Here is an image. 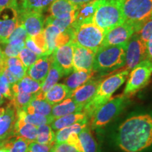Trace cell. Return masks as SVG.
Instances as JSON below:
<instances>
[{
    "instance_id": "cell-1",
    "label": "cell",
    "mask_w": 152,
    "mask_h": 152,
    "mask_svg": "<svg viewBox=\"0 0 152 152\" xmlns=\"http://www.w3.org/2000/svg\"><path fill=\"white\" fill-rule=\"evenodd\" d=\"M116 143L125 152H140L152 146V114H140L121 123Z\"/></svg>"
},
{
    "instance_id": "cell-2",
    "label": "cell",
    "mask_w": 152,
    "mask_h": 152,
    "mask_svg": "<svg viewBox=\"0 0 152 152\" xmlns=\"http://www.w3.org/2000/svg\"><path fill=\"white\" fill-rule=\"evenodd\" d=\"M129 73L130 71L125 69L102 80L94 97L83 108V112L88 119L92 118L101 106L111 99L114 92L126 80Z\"/></svg>"
},
{
    "instance_id": "cell-3",
    "label": "cell",
    "mask_w": 152,
    "mask_h": 152,
    "mask_svg": "<svg viewBox=\"0 0 152 152\" xmlns=\"http://www.w3.org/2000/svg\"><path fill=\"white\" fill-rule=\"evenodd\" d=\"M126 47L127 45L101 46L95 54L93 71L106 75L125 66Z\"/></svg>"
},
{
    "instance_id": "cell-4",
    "label": "cell",
    "mask_w": 152,
    "mask_h": 152,
    "mask_svg": "<svg viewBox=\"0 0 152 152\" xmlns=\"http://www.w3.org/2000/svg\"><path fill=\"white\" fill-rule=\"evenodd\" d=\"M124 0H98L97 8L92 21L107 33L113 28L124 22L122 4Z\"/></svg>"
},
{
    "instance_id": "cell-5",
    "label": "cell",
    "mask_w": 152,
    "mask_h": 152,
    "mask_svg": "<svg viewBox=\"0 0 152 152\" xmlns=\"http://www.w3.org/2000/svg\"><path fill=\"white\" fill-rule=\"evenodd\" d=\"M72 42L96 52L105 37L106 33L96 26L92 20H87L72 26Z\"/></svg>"
},
{
    "instance_id": "cell-6",
    "label": "cell",
    "mask_w": 152,
    "mask_h": 152,
    "mask_svg": "<svg viewBox=\"0 0 152 152\" xmlns=\"http://www.w3.org/2000/svg\"><path fill=\"white\" fill-rule=\"evenodd\" d=\"M122 11L124 21L132 25L138 33L151 18L152 0H124Z\"/></svg>"
},
{
    "instance_id": "cell-7",
    "label": "cell",
    "mask_w": 152,
    "mask_h": 152,
    "mask_svg": "<svg viewBox=\"0 0 152 152\" xmlns=\"http://www.w3.org/2000/svg\"><path fill=\"white\" fill-rule=\"evenodd\" d=\"M128 103V98L121 95L112 98L99 109L92 118L93 130L104 127L123 111Z\"/></svg>"
},
{
    "instance_id": "cell-8",
    "label": "cell",
    "mask_w": 152,
    "mask_h": 152,
    "mask_svg": "<svg viewBox=\"0 0 152 152\" xmlns=\"http://www.w3.org/2000/svg\"><path fill=\"white\" fill-rule=\"evenodd\" d=\"M152 75V64L146 59L131 70L123 95L130 97L147 85Z\"/></svg>"
},
{
    "instance_id": "cell-9",
    "label": "cell",
    "mask_w": 152,
    "mask_h": 152,
    "mask_svg": "<svg viewBox=\"0 0 152 152\" xmlns=\"http://www.w3.org/2000/svg\"><path fill=\"white\" fill-rule=\"evenodd\" d=\"M19 24L18 0L0 10V44L5 43Z\"/></svg>"
},
{
    "instance_id": "cell-10",
    "label": "cell",
    "mask_w": 152,
    "mask_h": 152,
    "mask_svg": "<svg viewBox=\"0 0 152 152\" xmlns=\"http://www.w3.org/2000/svg\"><path fill=\"white\" fill-rule=\"evenodd\" d=\"M147 59V45L138 33H135L130 37L127 44L125 51V67L131 71L143 61Z\"/></svg>"
},
{
    "instance_id": "cell-11",
    "label": "cell",
    "mask_w": 152,
    "mask_h": 152,
    "mask_svg": "<svg viewBox=\"0 0 152 152\" xmlns=\"http://www.w3.org/2000/svg\"><path fill=\"white\" fill-rule=\"evenodd\" d=\"M18 12L19 24L24 26L28 36L35 37L43 31L45 20L42 13L26 10H20Z\"/></svg>"
},
{
    "instance_id": "cell-12",
    "label": "cell",
    "mask_w": 152,
    "mask_h": 152,
    "mask_svg": "<svg viewBox=\"0 0 152 152\" xmlns=\"http://www.w3.org/2000/svg\"><path fill=\"white\" fill-rule=\"evenodd\" d=\"M135 33V29L132 25L124 21L106 33L102 46L127 45Z\"/></svg>"
},
{
    "instance_id": "cell-13",
    "label": "cell",
    "mask_w": 152,
    "mask_h": 152,
    "mask_svg": "<svg viewBox=\"0 0 152 152\" xmlns=\"http://www.w3.org/2000/svg\"><path fill=\"white\" fill-rule=\"evenodd\" d=\"M52 56L53 61L60 68L64 76L68 75L73 71V42L72 40L56 48Z\"/></svg>"
},
{
    "instance_id": "cell-14",
    "label": "cell",
    "mask_w": 152,
    "mask_h": 152,
    "mask_svg": "<svg viewBox=\"0 0 152 152\" xmlns=\"http://www.w3.org/2000/svg\"><path fill=\"white\" fill-rule=\"evenodd\" d=\"M95 54L94 51L73 43V71H93Z\"/></svg>"
},
{
    "instance_id": "cell-15",
    "label": "cell",
    "mask_w": 152,
    "mask_h": 152,
    "mask_svg": "<svg viewBox=\"0 0 152 152\" xmlns=\"http://www.w3.org/2000/svg\"><path fill=\"white\" fill-rule=\"evenodd\" d=\"M16 112L10 103L7 104L4 116L0 119V147H3L9 139L14 137Z\"/></svg>"
},
{
    "instance_id": "cell-16",
    "label": "cell",
    "mask_w": 152,
    "mask_h": 152,
    "mask_svg": "<svg viewBox=\"0 0 152 152\" xmlns=\"http://www.w3.org/2000/svg\"><path fill=\"white\" fill-rule=\"evenodd\" d=\"M102 80H91L72 93L71 98L83 107L92 99L96 94Z\"/></svg>"
},
{
    "instance_id": "cell-17",
    "label": "cell",
    "mask_w": 152,
    "mask_h": 152,
    "mask_svg": "<svg viewBox=\"0 0 152 152\" xmlns=\"http://www.w3.org/2000/svg\"><path fill=\"white\" fill-rule=\"evenodd\" d=\"M52 62V55L42 56L33 65L28 68L26 75L29 76L36 81L42 83L49 73Z\"/></svg>"
},
{
    "instance_id": "cell-18",
    "label": "cell",
    "mask_w": 152,
    "mask_h": 152,
    "mask_svg": "<svg viewBox=\"0 0 152 152\" xmlns=\"http://www.w3.org/2000/svg\"><path fill=\"white\" fill-rule=\"evenodd\" d=\"M64 76L62 71L53 61L51 64L49 73L47 74L46 78L42 84V87L39 92L35 95V99H45V95L52 87L58 83L60 79Z\"/></svg>"
},
{
    "instance_id": "cell-19",
    "label": "cell",
    "mask_w": 152,
    "mask_h": 152,
    "mask_svg": "<svg viewBox=\"0 0 152 152\" xmlns=\"http://www.w3.org/2000/svg\"><path fill=\"white\" fill-rule=\"evenodd\" d=\"M89 119L83 112L68 114L53 120L50 126L54 130H59L71 125L81 123H87Z\"/></svg>"
},
{
    "instance_id": "cell-20",
    "label": "cell",
    "mask_w": 152,
    "mask_h": 152,
    "mask_svg": "<svg viewBox=\"0 0 152 152\" xmlns=\"http://www.w3.org/2000/svg\"><path fill=\"white\" fill-rule=\"evenodd\" d=\"M94 73V71H73L65 80L64 85L73 92L77 88L86 84L87 82L92 80Z\"/></svg>"
},
{
    "instance_id": "cell-21",
    "label": "cell",
    "mask_w": 152,
    "mask_h": 152,
    "mask_svg": "<svg viewBox=\"0 0 152 152\" xmlns=\"http://www.w3.org/2000/svg\"><path fill=\"white\" fill-rule=\"evenodd\" d=\"M72 92L66 85L57 83L45 95V99L51 105L54 106L70 98Z\"/></svg>"
},
{
    "instance_id": "cell-22",
    "label": "cell",
    "mask_w": 152,
    "mask_h": 152,
    "mask_svg": "<svg viewBox=\"0 0 152 152\" xmlns=\"http://www.w3.org/2000/svg\"><path fill=\"white\" fill-rule=\"evenodd\" d=\"M42 84V83L26 75L20 80L11 85V90L13 94L20 92L36 95L40 90Z\"/></svg>"
},
{
    "instance_id": "cell-23",
    "label": "cell",
    "mask_w": 152,
    "mask_h": 152,
    "mask_svg": "<svg viewBox=\"0 0 152 152\" xmlns=\"http://www.w3.org/2000/svg\"><path fill=\"white\" fill-rule=\"evenodd\" d=\"M83 106L79 105L70 97L64 102L53 106L52 110V117L53 118H57L68 114L83 112Z\"/></svg>"
},
{
    "instance_id": "cell-24",
    "label": "cell",
    "mask_w": 152,
    "mask_h": 152,
    "mask_svg": "<svg viewBox=\"0 0 152 152\" xmlns=\"http://www.w3.org/2000/svg\"><path fill=\"white\" fill-rule=\"evenodd\" d=\"M37 134V127L26 123L22 119L16 118L14 128V137H22L30 142H35Z\"/></svg>"
},
{
    "instance_id": "cell-25",
    "label": "cell",
    "mask_w": 152,
    "mask_h": 152,
    "mask_svg": "<svg viewBox=\"0 0 152 152\" xmlns=\"http://www.w3.org/2000/svg\"><path fill=\"white\" fill-rule=\"evenodd\" d=\"M77 8L68 0H54L49 6L48 11L49 16L61 18L73 14Z\"/></svg>"
},
{
    "instance_id": "cell-26",
    "label": "cell",
    "mask_w": 152,
    "mask_h": 152,
    "mask_svg": "<svg viewBox=\"0 0 152 152\" xmlns=\"http://www.w3.org/2000/svg\"><path fill=\"white\" fill-rule=\"evenodd\" d=\"M27 69L28 68L23 63L8 67H0V71L2 72L11 85L14 84L25 77L26 75Z\"/></svg>"
},
{
    "instance_id": "cell-27",
    "label": "cell",
    "mask_w": 152,
    "mask_h": 152,
    "mask_svg": "<svg viewBox=\"0 0 152 152\" xmlns=\"http://www.w3.org/2000/svg\"><path fill=\"white\" fill-rule=\"evenodd\" d=\"M53 106L45 99H38L34 98L29 104L23 110L27 113H37L45 116H52Z\"/></svg>"
},
{
    "instance_id": "cell-28",
    "label": "cell",
    "mask_w": 152,
    "mask_h": 152,
    "mask_svg": "<svg viewBox=\"0 0 152 152\" xmlns=\"http://www.w3.org/2000/svg\"><path fill=\"white\" fill-rule=\"evenodd\" d=\"M98 6V0H94L90 3H87L77 9L75 20L73 26L81 23L87 20H92V18Z\"/></svg>"
},
{
    "instance_id": "cell-29",
    "label": "cell",
    "mask_w": 152,
    "mask_h": 152,
    "mask_svg": "<svg viewBox=\"0 0 152 152\" xmlns=\"http://www.w3.org/2000/svg\"><path fill=\"white\" fill-rule=\"evenodd\" d=\"M16 112V118L22 119L26 123L35 125L37 128L43 125H50L54 120L52 116H45L37 113H27L23 110Z\"/></svg>"
},
{
    "instance_id": "cell-30",
    "label": "cell",
    "mask_w": 152,
    "mask_h": 152,
    "mask_svg": "<svg viewBox=\"0 0 152 152\" xmlns=\"http://www.w3.org/2000/svg\"><path fill=\"white\" fill-rule=\"evenodd\" d=\"M83 152H100L96 140L92 136L88 126L85 127L78 134Z\"/></svg>"
},
{
    "instance_id": "cell-31",
    "label": "cell",
    "mask_w": 152,
    "mask_h": 152,
    "mask_svg": "<svg viewBox=\"0 0 152 152\" xmlns=\"http://www.w3.org/2000/svg\"><path fill=\"white\" fill-rule=\"evenodd\" d=\"M54 0H20L18 1V11H34L42 13Z\"/></svg>"
},
{
    "instance_id": "cell-32",
    "label": "cell",
    "mask_w": 152,
    "mask_h": 152,
    "mask_svg": "<svg viewBox=\"0 0 152 152\" xmlns=\"http://www.w3.org/2000/svg\"><path fill=\"white\" fill-rule=\"evenodd\" d=\"M87 124H88V122L77 123L67 128H63L61 130H57L55 133V144L67 142L68 139L72 134L73 133L79 134L85 127L87 126Z\"/></svg>"
},
{
    "instance_id": "cell-33",
    "label": "cell",
    "mask_w": 152,
    "mask_h": 152,
    "mask_svg": "<svg viewBox=\"0 0 152 152\" xmlns=\"http://www.w3.org/2000/svg\"><path fill=\"white\" fill-rule=\"evenodd\" d=\"M76 12L77 10L73 14L68 15L67 16L61 17V18H54V17L48 16L45 19V25H53L56 26L61 32L69 29L72 27L76 18Z\"/></svg>"
},
{
    "instance_id": "cell-34",
    "label": "cell",
    "mask_w": 152,
    "mask_h": 152,
    "mask_svg": "<svg viewBox=\"0 0 152 152\" xmlns=\"http://www.w3.org/2000/svg\"><path fill=\"white\" fill-rule=\"evenodd\" d=\"M35 142L45 145H54L55 144V132L50 125H43L38 127Z\"/></svg>"
},
{
    "instance_id": "cell-35",
    "label": "cell",
    "mask_w": 152,
    "mask_h": 152,
    "mask_svg": "<svg viewBox=\"0 0 152 152\" xmlns=\"http://www.w3.org/2000/svg\"><path fill=\"white\" fill-rule=\"evenodd\" d=\"M61 32V31L58 28L53 25H46V27L44 28L43 33L46 41L48 55H52L56 49V41Z\"/></svg>"
},
{
    "instance_id": "cell-36",
    "label": "cell",
    "mask_w": 152,
    "mask_h": 152,
    "mask_svg": "<svg viewBox=\"0 0 152 152\" xmlns=\"http://www.w3.org/2000/svg\"><path fill=\"white\" fill-rule=\"evenodd\" d=\"M30 142L22 137H12L7 140L4 146L9 152H28Z\"/></svg>"
},
{
    "instance_id": "cell-37",
    "label": "cell",
    "mask_w": 152,
    "mask_h": 152,
    "mask_svg": "<svg viewBox=\"0 0 152 152\" xmlns=\"http://www.w3.org/2000/svg\"><path fill=\"white\" fill-rule=\"evenodd\" d=\"M35 98V95L26 94V93H16L13 94V98L9 102L14 106L16 111L23 110L27 106L30 102Z\"/></svg>"
},
{
    "instance_id": "cell-38",
    "label": "cell",
    "mask_w": 152,
    "mask_h": 152,
    "mask_svg": "<svg viewBox=\"0 0 152 152\" xmlns=\"http://www.w3.org/2000/svg\"><path fill=\"white\" fill-rule=\"evenodd\" d=\"M0 47L5 57H16L25 47V42L2 43L0 44Z\"/></svg>"
},
{
    "instance_id": "cell-39",
    "label": "cell",
    "mask_w": 152,
    "mask_h": 152,
    "mask_svg": "<svg viewBox=\"0 0 152 152\" xmlns=\"http://www.w3.org/2000/svg\"><path fill=\"white\" fill-rule=\"evenodd\" d=\"M18 57L21 61L23 65L26 68H30L32 65H33L40 58L41 56L35 54V53L30 51L26 47H24L23 49L20 51L19 53Z\"/></svg>"
},
{
    "instance_id": "cell-40",
    "label": "cell",
    "mask_w": 152,
    "mask_h": 152,
    "mask_svg": "<svg viewBox=\"0 0 152 152\" xmlns=\"http://www.w3.org/2000/svg\"><path fill=\"white\" fill-rule=\"evenodd\" d=\"M28 37V34L25 29L24 26L21 24H18L13 33L11 34L7 42L5 43L14 42V43H21L26 42V38Z\"/></svg>"
},
{
    "instance_id": "cell-41",
    "label": "cell",
    "mask_w": 152,
    "mask_h": 152,
    "mask_svg": "<svg viewBox=\"0 0 152 152\" xmlns=\"http://www.w3.org/2000/svg\"><path fill=\"white\" fill-rule=\"evenodd\" d=\"M0 94L4 97L11 100L13 98V92L11 90V85L5 77L2 72L0 71Z\"/></svg>"
},
{
    "instance_id": "cell-42",
    "label": "cell",
    "mask_w": 152,
    "mask_h": 152,
    "mask_svg": "<svg viewBox=\"0 0 152 152\" xmlns=\"http://www.w3.org/2000/svg\"><path fill=\"white\" fill-rule=\"evenodd\" d=\"M140 38L144 43L147 44L149 39L152 37V18L150 19L149 21H147L144 25L142 29L138 32Z\"/></svg>"
},
{
    "instance_id": "cell-43",
    "label": "cell",
    "mask_w": 152,
    "mask_h": 152,
    "mask_svg": "<svg viewBox=\"0 0 152 152\" xmlns=\"http://www.w3.org/2000/svg\"><path fill=\"white\" fill-rule=\"evenodd\" d=\"M50 152H82L71 144L64 142V143L54 144L52 147Z\"/></svg>"
},
{
    "instance_id": "cell-44",
    "label": "cell",
    "mask_w": 152,
    "mask_h": 152,
    "mask_svg": "<svg viewBox=\"0 0 152 152\" xmlns=\"http://www.w3.org/2000/svg\"><path fill=\"white\" fill-rule=\"evenodd\" d=\"M25 47L30 49V51H32V52L36 54L39 55V56H42L45 55L43 51L36 45V43L33 40V38L31 37H29V36H28V37L26 39V42H25Z\"/></svg>"
},
{
    "instance_id": "cell-45",
    "label": "cell",
    "mask_w": 152,
    "mask_h": 152,
    "mask_svg": "<svg viewBox=\"0 0 152 152\" xmlns=\"http://www.w3.org/2000/svg\"><path fill=\"white\" fill-rule=\"evenodd\" d=\"M52 147V146L45 145L36 142H32L28 146V152H50Z\"/></svg>"
},
{
    "instance_id": "cell-46",
    "label": "cell",
    "mask_w": 152,
    "mask_h": 152,
    "mask_svg": "<svg viewBox=\"0 0 152 152\" xmlns=\"http://www.w3.org/2000/svg\"><path fill=\"white\" fill-rule=\"evenodd\" d=\"M32 38H33V40L35 41L36 45H37V46L43 51L44 53H45V54L48 55L47 54V44H46V41H45V35H44L43 31L41 33L38 34L37 35L35 36V37H33Z\"/></svg>"
},
{
    "instance_id": "cell-47",
    "label": "cell",
    "mask_w": 152,
    "mask_h": 152,
    "mask_svg": "<svg viewBox=\"0 0 152 152\" xmlns=\"http://www.w3.org/2000/svg\"><path fill=\"white\" fill-rule=\"evenodd\" d=\"M147 45V59H149L152 64V37L146 44Z\"/></svg>"
},
{
    "instance_id": "cell-48",
    "label": "cell",
    "mask_w": 152,
    "mask_h": 152,
    "mask_svg": "<svg viewBox=\"0 0 152 152\" xmlns=\"http://www.w3.org/2000/svg\"><path fill=\"white\" fill-rule=\"evenodd\" d=\"M71 4H73L74 6L77 7H80L81 6L86 4L87 3H90L91 1H94V0H68Z\"/></svg>"
},
{
    "instance_id": "cell-49",
    "label": "cell",
    "mask_w": 152,
    "mask_h": 152,
    "mask_svg": "<svg viewBox=\"0 0 152 152\" xmlns=\"http://www.w3.org/2000/svg\"><path fill=\"white\" fill-rule=\"evenodd\" d=\"M17 1L18 0H0V10Z\"/></svg>"
},
{
    "instance_id": "cell-50",
    "label": "cell",
    "mask_w": 152,
    "mask_h": 152,
    "mask_svg": "<svg viewBox=\"0 0 152 152\" xmlns=\"http://www.w3.org/2000/svg\"><path fill=\"white\" fill-rule=\"evenodd\" d=\"M4 58H5V56H4L2 51H1V47H0V66H1V64H2L3 61H4Z\"/></svg>"
},
{
    "instance_id": "cell-51",
    "label": "cell",
    "mask_w": 152,
    "mask_h": 152,
    "mask_svg": "<svg viewBox=\"0 0 152 152\" xmlns=\"http://www.w3.org/2000/svg\"><path fill=\"white\" fill-rule=\"evenodd\" d=\"M6 111V108L4 107H1L0 108V119L4 115Z\"/></svg>"
},
{
    "instance_id": "cell-52",
    "label": "cell",
    "mask_w": 152,
    "mask_h": 152,
    "mask_svg": "<svg viewBox=\"0 0 152 152\" xmlns=\"http://www.w3.org/2000/svg\"><path fill=\"white\" fill-rule=\"evenodd\" d=\"M0 152H9V151L6 147H0Z\"/></svg>"
},
{
    "instance_id": "cell-53",
    "label": "cell",
    "mask_w": 152,
    "mask_h": 152,
    "mask_svg": "<svg viewBox=\"0 0 152 152\" xmlns=\"http://www.w3.org/2000/svg\"><path fill=\"white\" fill-rule=\"evenodd\" d=\"M0 102H3L4 103V96L0 94Z\"/></svg>"
},
{
    "instance_id": "cell-54",
    "label": "cell",
    "mask_w": 152,
    "mask_h": 152,
    "mask_svg": "<svg viewBox=\"0 0 152 152\" xmlns=\"http://www.w3.org/2000/svg\"><path fill=\"white\" fill-rule=\"evenodd\" d=\"M2 104H3V102H0V106H1Z\"/></svg>"
},
{
    "instance_id": "cell-55",
    "label": "cell",
    "mask_w": 152,
    "mask_h": 152,
    "mask_svg": "<svg viewBox=\"0 0 152 152\" xmlns=\"http://www.w3.org/2000/svg\"><path fill=\"white\" fill-rule=\"evenodd\" d=\"M151 18H152V14H151Z\"/></svg>"
}]
</instances>
